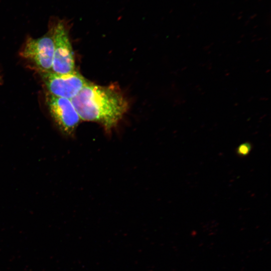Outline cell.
<instances>
[{
  "label": "cell",
  "instance_id": "6",
  "mask_svg": "<svg viewBox=\"0 0 271 271\" xmlns=\"http://www.w3.org/2000/svg\"><path fill=\"white\" fill-rule=\"evenodd\" d=\"M239 153L241 154H246L249 151V147L247 145L243 144L238 148Z\"/></svg>",
  "mask_w": 271,
  "mask_h": 271
},
{
  "label": "cell",
  "instance_id": "2",
  "mask_svg": "<svg viewBox=\"0 0 271 271\" xmlns=\"http://www.w3.org/2000/svg\"><path fill=\"white\" fill-rule=\"evenodd\" d=\"M49 24L53 30L54 43L51 71L59 74L71 73L75 71V61L66 23L54 18Z\"/></svg>",
  "mask_w": 271,
  "mask_h": 271
},
{
  "label": "cell",
  "instance_id": "5",
  "mask_svg": "<svg viewBox=\"0 0 271 271\" xmlns=\"http://www.w3.org/2000/svg\"><path fill=\"white\" fill-rule=\"evenodd\" d=\"M47 105L51 116L61 131L64 134H74L80 118L71 100L48 94Z\"/></svg>",
  "mask_w": 271,
  "mask_h": 271
},
{
  "label": "cell",
  "instance_id": "1",
  "mask_svg": "<svg viewBox=\"0 0 271 271\" xmlns=\"http://www.w3.org/2000/svg\"><path fill=\"white\" fill-rule=\"evenodd\" d=\"M71 101L81 119L97 122L107 131L116 126L128 108L119 88L87 82Z\"/></svg>",
  "mask_w": 271,
  "mask_h": 271
},
{
  "label": "cell",
  "instance_id": "4",
  "mask_svg": "<svg viewBox=\"0 0 271 271\" xmlns=\"http://www.w3.org/2000/svg\"><path fill=\"white\" fill-rule=\"evenodd\" d=\"M50 94L69 99L74 97L87 82L78 72L59 74L53 72H39Z\"/></svg>",
  "mask_w": 271,
  "mask_h": 271
},
{
  "label": "cell",
  "instance_id": "3",
  "mask_svg": "<svg viewBox=\"0 0 271 271\" xmlns=\"http://www.w3.org/2000/svg\"><path fill=\"white\" fill-rule=\"evenodd\" d=\"M54 43L53 30L49 24L47 33L43 36L28 38L20 52L23 58L29 61L39 72L52 70Z\"/></svg>",
  "mask_w": 271,
  "mask_h": 271
}]
</instances>
